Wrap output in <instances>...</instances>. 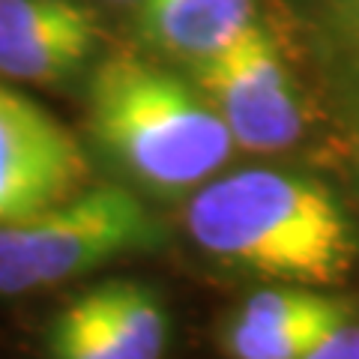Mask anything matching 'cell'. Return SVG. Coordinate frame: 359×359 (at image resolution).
Segmentation results:
<instances>
[{
  "label": "cell",
  "mask_w": 359,
  "mask_h": 359,
  "mask_svg": "<svg viewBox=\"0 0 359 359\" xmlns=\"http://www.w3.org/2000/svg\"><path fill=\"white\" fill-rule=\"evenodd\" d=\"M186 228L207 255L278 285H339L359 257L356 224L332 189L276 168L207 180Z\"/></svg>",
  "instance_id": "cell-1"
},
{
  "label": "cell",
  "mask_w": 359,
  "mask_h": 359,
  "mask_svg": "<svg viewBox=\"0 0 359 359\" xmlns=\"http://www.w3.org/2000/svg\"><path fill=\"white\" fill-rule=\"evenodd\" d=\"M87 108L96 144L153 195L201 189L233 153L228 126L192 78L138 54L96 66Z\"/></svg>",
  "instance_id": "cell-2"
},
{
  "label": "cell",
  "mask_w": 359,
  "mask_h": 359,
  "mask_svg": "<svg viewBox=\"0 0 359 359\" xmlns=\"http://www.w3.org/2000/svg\"><path fill=\"white\" fill-rule=\"evenodd\" d=\"M159 219L123 186L81 189L36 216L0 224V294L15 297L159 249Z\"/></svg>",
  "instance_id": "cell-3"
},
{
  "label": "cell",
  "mask_w": 359,
  "mask_h": 359,
  "mask_svg": "<svg viewBox=\"0 0 359 359\" xmlns=\"http://www.w3.org/2000/svg\"><path fill=\"white\" fill-rule=\"evenodd\" d=\"M189 72L228 126L233 147L276 153L299 141L306 120L297 81L276 36L257 18Z\"/></svg>",
  "instance_id": "cell-4"
},
{
  "label": "cell",
  "mask_w": 359,
  "mask_h": 359,
  "mask_svg": "<svg viewBox=\"0 0 359 359\" xmlns=\"http://www.w3.org/2000/svg\"><path fill=\"white\" fill-rule=\"evenodd\" d=\"M87 174L75 135L30 96L0 81V224L72 198Z\"/></svg>",
  "instance_id": "cell-5"
},
{
  "label": "cell",
  "mask_w": 359,
  "mask_h": 359,
  "mask_svg": "<svg viewBox=\"0 0 359 359\" xmlns=\"http://www.w3.org/2000/svg\"><path fill=\"white\" fill-rule=\"evenodd\" d=\"M99 18L75 0H0V75L63 81L99 45Z\"/></svg>",
  "instance_id": "cell-6"
},
{
  "label": "cell",
  "mask_w": 359,
  "mask_h": 359,
  "mask_svg": "<svg viewBox=\"0 0 359 359\" xmlns=\"http://www.w3.org/2000/svg\"><path fill=\"white\" fill-rule=\"evenodd\" d=\"M353 318V306L318 287H264L224 323L222 344L231 359H299L335 323Z\"/></svg>",
  "instance_id": "cell-7"
},
{
  "label": "cell",
  "mask_w": 359,
  "mask_h": 359,
  "mask_svg": "<svg viewBox=\"0 0 359 359\" xmlns=\"http://www.w3.org/2000/svg\"><path fill=\"white\" fill-rule=\"evenodd\" d=\"M255 18V0H141V36L192 66L228 45Z\"/></svg>",
  "instance_id": "cell-8"
},
{
  "label": "cell",
  "mask_w": 359,
  "mask_h": 359,
  "mask_svg": "<svg viewBox=\"0 0 359 359\" xmlns=\"http://www.w3.org/2000/svg\"><path fill=\"white\" fill-rule=\"evenodd\" d=\"M45 351L48 359H129L111 332L93 287L54 314Z\"/></svg>",
  "instance_id": "cell-9"
},
{
  "label": "cell",
  "mask_w": 359,
  "mask_h": 359,
  "mask_svg": "<svg viewBox=\"0 0 359 359\" xmlns=\"http://www.w3.org/2000/svg\"><path fill=\"white\" fill-rule=\"evenodd\" d=\"M299 359H359V320L356 314L335 323Z\"/></svg>",
  "instance_id": "cell-10"
},
{
  "label": "cell",
  "mask_w": 359,
  "mask_h": 359,
  "mask_svg": "<svg viewBox=\"0 0 359 359\" xmlns=\"http://www.w3.org/2000/svg\"><path fill=\"white\" fill-rule=\"evenodd\" d=\"M359 15V9H356ZM353 66H356V75H359V25H356V39H353Z\"/></svg>",
  "instance_id": "cell-11"
},
{
  "label": "cell",
  "mask_w": 359,
  "mask_h": 359,
  "mask_svg": "<svg viewBox=\"0 0 359 359\" xmlns=\"http://www.w3.org/2000/svg\"><path fill=\"white\" fill-rule=\"evenodd\" d=\"M347 4H351L353 9H359V0H347Z\"/></svg>",
  "instance_id": "cell-12"
}]
</instances>
